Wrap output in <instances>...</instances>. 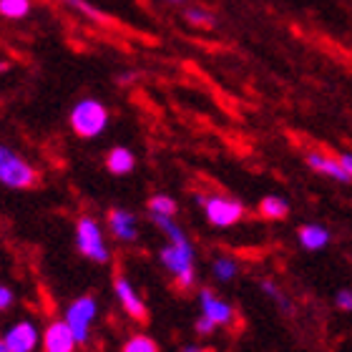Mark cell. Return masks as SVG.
Returning a JSON list of instances; mask_svg holds the SVG:
<instances>
[{"instance_id":"cell-25","label":"cell","mask_w":352,"mask_h":352,"mask_svg":"<svg viewBox=\"0 0 352 352\" xmlns=\"http://www.w3.org/2000/svg\"><path fill=\"white\" fill-rule=\"evenodd\" d=\"M335 305L345 312H352V289H340L338 297H335Z\"/></svg>"},{"instance_id":"cell-28","label":"cell","mask_w":352,"mask_h":352,"mask_svg":"<svg viewBox=\"0 0 352 352\" xmlns=\"http://www.w3.org/2000/svg\"><path fill=\"white\" fill-rule=\"evenodd\" d=\"M164 3H171V6H182L184 0H164Z\"/></svg>"},{"instance_id":"cell-4","label":"cell","mask_w":352,"mask_h":352,"mask_svg":"<svg viewBox=\"0 0 352 352\" xmlns=\"http://www.w3.org/2000/svg\"><path fill=\"white\" fill-rule=\"evenodd\" d=\"M0 184L6 189H30L38 184L36 166L15 148L0 144Z\"/></svg>"},{"instance_id":"cell-1","label":"cell","mask_w":352,"mask_h":352,"mask_svg":"<svg viewBox=\"0 0 352 352\" xmlns=\"http://www.w3.org/2000/svg\"><path fill=\"white\" fill-rule=\"evenodd\" d=\"M154 227L166 236V244L159 250V262L171 274L176 289L189 292L197 285V252L189 236L179 227L174 217H151Z\"/></svg>"},{"instance_id":"cell-22","label":"cell","mask_w":352,"mask_h":352,"mask_svg":"<svg viewBox=\"0 0 352 352\" xmlns=\"http://www.w3.org/2000/svg\"><path fill=\"white\" fill-rule=\"evenodd\" d=\"M60 3H66L68 8L78 10V13L86 15V18H91V21H103V13L98 10V8L91 6L88 0H60Z\"/></svg>"},{"instance_id":"cell-14","label":"cell","mask_w":352,"mask_h":352,"mask_svg":"<svg viewBox=\"0 0 352 352\" xmlns=\"http://www.w3.org/2000/svg\"><path fill=\"white\" fill-rule=\"evenodd\" d=\"M297 239H300L302 250L320 252L330 244V232L324 227H320V224H305V227H300V232H297Z\"/></svg>"},{"instance_id":"cell-10","label":"cell","mask_w":352,"mask_h":352,"mask_svg":"<svg viewBox=\"0 0 352 352\" xmlns=\"http://www.w3.org/2000/svg\"><path fill=\"white\" fill-rule=\"evenodd\" d=\"M106 232L116 242L131 244L139 239V219H136V214L124 209V206H113L106 214Z\"/></svg>"},{"instance_id":"cell-5","label":"cell","mask_w":352,"mask_h":352,"mask_svg":"<svg viewBox=\"0 0 352 352\" xmlns=\"http://www.w3.org/2000/svg\"><path fill=\"white\" fill-rule=\"evenodd\" d=\"M194 201H197V206H201L206 221L217 229L234 227L244 217V206L236 199L221 197V194H201V191H197Z\"/></svg>"},{"instance_id":"cell-27","label":"cell","mask_w":352,"mask_h":352,"mask_svg":"<svg viewBox=\"0 0 352 352\" xmlns=\"http://www.w3.org/2000/svg\"><path fill=\"white\" fill-rule=\"evenodd\" d=\"M179 352H212V350H206V347H201V345H194V342H189V345H184Z\"/></svg>"},{"instance_id":"cell-13","label":"cell","mask_w":352,"mask_h":352,"mask_svg":"<svg viewBox=\"0 0 352 352\" xmlns=\"http://www.w3.org/2000/svg\"><path fill=\"white\" fill-rule=\"evenodd\" d=\"M106 169L113 176H129L136 169V156H133L131 148L113 146L109 154H106Z\"/></svg>"},{"instance_id":"cell-17","label":"cell","mask_w":352,"mask_h":352,"mask_svg":"<svg viewBox=\"0 0 352 352\" xmlns=\"http://www.w3.org/2000/svg\"><path fill=\"white\" fill-rule=\"evenodd\" d=\"M118 352H162V350H159V342H156L151 335H146V332H136V335L124 340V345H121Z\"/></svg>"},{"instance_id":"cell-26","label":"cell","mask_w":352,"mask_h":352,"mask_svg":"<svg viewBox=\"0 0 352 352\" xmlns=\"http://www.w3.org/2000/svg\"><path fill=\"white\" fill-rule=\"evenodd\" d=\"M340 164L345 166V171L350 174V179H352V151H345V154H340Z\"/></svg>"},{"instance_id":"cell-12","label":"cell","mask_w":352,"mask_h":352,"mask_svg":"<svg viewBox=\"0 0 352 352\" xmlns=\"http://www.w3.org/2000/svg\"><path fill=\"white\" fill-rule=\"evenodd\" d=\"M305 159H307L309 169L317 171V174L330 176V179H335V182H352L350 174L345 171V166L340 164V159H332V156L317 154V151H309Z\"/></svg>"},{"instance_id":"cell-15","label":"cell","mask_w":352,"mask_h":352,"mask_svg":"<svg viewBox=\"0 0 352 352\" xmlns=\"http://www.w3.org/2000/svg\"><path fill=\"white\" fill-rule=\"evenodd\" d=\"M287 214H289V204H287L282 197H277V194H270V197H264L262 201H259V217H262V219L282 221Z\"/></svg>"},{"instance_id":"cell-23","label":"cell","mask_w":352,"mask_h":352,"mask_svg":"<svg viewBox=\"0 0 352 352\" xmlns=\"http://www.w3.org/2000/svg\"><path fill=\"white\" fill-rule=\"evenodd\" d=\"M194 330H197L199 338H209V335H214V332H217V324H214L209 317L199 315L197 322H194Z\"/></svg>"},{"instance_id":"cell-20","label":"cell","mask_w":352,"mask_h":352,"mask_svg":"<svg viewBox=\"0 0 352 352\" xmlns=\"http://www.w3.org/2000/svg\"><path fill=\"white\" fill-rule=\"evenodd\" d=\"M184 18L189 21V25H197V28H214V23H217V18H214L209 10L197 8V6L186 8V10H184Z\"/></svg>"},{"instance_id":"cell-29","label":"cell","mask_w":352,"mask_h":352,"mask_svg":"<svg viewBox=\"0 0 352 352\" xmlns=\"http://www.w3.org/2000/svg\"><path fill=\"white\" fill-rule=\"evenodd\" d=\"M0 352H10V350L6 347V342H3V338H0Z\"/></svg>"},{"instance_id":"cell-7","label":"cell","mask_w":352,"mask_h":352,"mask_svg":"<svg viewBox=\"0 0 352 352\" xmlns=\"http://www.w3.org/2000/svg\"><path fill=\"white\" fill-rule=\"evenodd\" d=\"M41 335L43 330H38L33 320H18V322L8 324L0 338L10 352H36L41 347Z\"/></svg>"},{"instance_id":"cell-8","label":"cell","mask_w":352,"mask_h":352,"mask_svg":"<svg viewBox=\"0 0 352 352\" xmlns=\"http://www.w3.org/2000/svg\"><path fill=\"white\" fill-rule=\"evenodd\" d=\"M113 297L118 300L121 309L126 312V317H131L133 322H146L148 320V309L144 297L139 294V289L131 285V279L126 274H116L113 277Z\"/></svg>"},{"instance_id":"cell-9","label":"cell","mask_w":352,"mask_h":352,"mask_svg":"<svg viewBox=\"0 0 352 352\" xmlns=\"http://www.w3.org/2000/svg\"><path fill=\"white\" fill-rule=\"evenodd\" d=\"M78 347L81 345H78V340L63 317L51 320L43 327V335H41V350L43 352H76Z\"/></svg>"},{"instance_id":"cell-2","label":"cell","mask_w":352,"mask_h":352,"mask_svg":"<svg viewBox=\"0 0 352 352\" xmlns=\"http://www.w3.org/2000/svg\"><path fill=\"white\" fill-rule=\"evenodd\" d=\"M74 242L76 250L83 259L94 264H109L111 262V247L106 239V229L98 224V219H94L91 214H83L76 219L74 227Z\"/></svg>"},{"instance_id":"cell-30","label":"cell","mask_w":352,"mask_h":352,"mask_svg":"<svg viewBox=\"0 0 352 352\" xmlns=\"http://www.w3.org/2000/svg\"><path fill=\"white\" fill-rule=\"evenodd\" d=\"M8 68V63H3V60H0V71H6Z\"/></svg>"},{"instance_id":"cell-21","label":"cell","mask_w":352,"mask_h":352,"mask_svg":"<svg viewBox=\"0 0 352 352\" xmlns=\"http://www.w3.org/2000/svg\"><path fill=\"white\" fill-rule=\"evenodd\" d=\"M259 287H262V292L267 294V297H270V300L274 302L282 312H292V302L287 300V294L282 292V289H279L272 279H262V285H259Z\"/></svg>"},{"instance_id":"cell-18","label":"cell","mask_w":352,"mask_h":352,"mask_svg":"<svg viewBox=\"0 0 352 352\" xmlns=\"http://www.w3.org/2000/svg\"><path fill=\"white\" fill-rule=\"evenodd\" d=\"M33 10V0H0V15L8 21H23Z\"/></svg>"},{"instance_id":"cell-11","label":"cell","mask_w":352,"mask_h":352,"mask_svg":"<svg viewBox=\"0 0 352 352\" xmlns=\"http://www.w3.org/2000/svg\"><path fill=\"white\" fill-rule=\"evenodd\" d=\"M199 309H201V315L209 317L217 327H229V324L234 322V307L224 302L219 294L209 289V287H201L199 289Z\"/></svg>"},{"instance_id":"cell-24","label":"cell","mask_w":352,"mask_h":352,"mask_svg":"<svg viewBox=\"0 0 352 352\" xmlns=\"http://www.w3.org/2000/svg\"><path fill=\"white\" fill-rule=\"evenodd\" d=\"M13 305H15V292L8 285H3V282H0V312L13 309Z\"/></svg>"},{"instance_id":"cell-19","label":"cell","mask_w":352,"mask_h":352,"mask_svg":"<svg viewBox=\"0 0 352 352\" xmlns=\"http://www.w3.org/2000/svg\"><path fill=\"white\" fill-rule=\"evenodd\" d=\"M212 274L214 279H219V282H232V279L239 274V264H236V259L232 257H217L212 262Z\"/></svg>"},{"instance_id":"cell-16","label":"cell","mask_w":352,"mask_h":352,"mask_svg":"<svg viewBox=\"0 0 352 352\" xmlns=\"http://www.w3.org/2000/svg\"><path fill=\"white\" fill-rule=\"evenodd\" d=\"M148 217H176L179 212V204H176V199L169 197V194H154V197L148 199Z\"/></svg>"},{"instance_id":"cell-6","label":"cell","mask_w":352,"mask_h":352,"mask_svg":"<svg viewBox=\"0 0 352 352\" xmlns=\"http://www.w3.org/2000/svg\"><path fill=\"white\" fill-rule=\"evenodd\" d=\"M96 317H98V300L94 294H81L74 302H68L66 309H63V320H66V324L71 327L81 347L91 342Z\"/></svg>"},{"instance_id":"cell-3","label":"cell","mask_w":352,"mask_h":352,"mask_svg":"<svg viewBox=\"0 0 352 352\" xmlns=\"http://www.w3.org/2000/svg\"><path fill=\"white\" fill-rule=\"evenodd\" d=\"M109 109L98 98H81V101H76L74 109H71V116H68L71 131L83 141L98 139L109 129Z\"/></svg>"}]
</instances>
